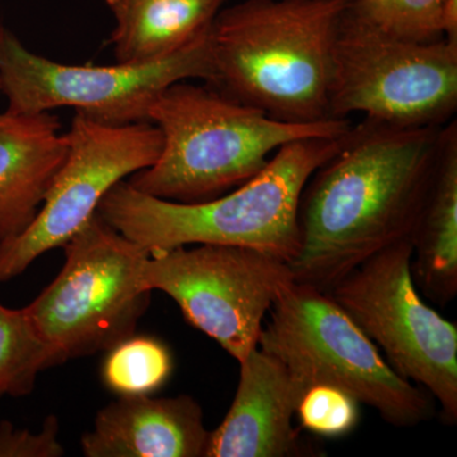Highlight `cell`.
<instances>
[{
  "mask_svg": "<svg viewBox=\"0 0 457 457\" xmlns=\"http://www.w3.org/2000/svg\"><path fill=\"white\" fill-rule=\"evenodd\" d=\"M65 449L59 441V422L47 417L38 432L17 428L8 420L0 423V457H60Z\"/></svg>",
  "mask_w": 457,
  "mask_h": 457,
  "instance_id": "21",
  "label": "cell"
},
{
  "mask_svg": "<svg viewBox=\"0 0 457 457\" xmlns=\"http://www.w3.org/2000/svg\"><path fill=\"white\" fill-rule=\"evenodd\" d=\"M269 315L258 347L281 360L303 392L333 385L395 427L418 426L435 414L432 396L396 374L327 291L294 279Z\"/></svg>",
  "mask_w": 457,
  "mask_h": 457,
  "instance_id": "5",
  "label": "cell"
},
{
  "mask_svg": "<svg viewBox=\"0 0 457 457\" xmlns=\"http://www.w3.org/2000/svg\"><path fill=\"white\" fill-rule=\"evenodd\" d=\"M0 398H2V396H0Z\"/></svg>",
  "mask_w": 457,
  "mask_h": 457,
  "instance_id": "23",
  "label": "cell"
},
{
  "mask_svg": "<svg viewBox=\"0 0 457 457\" xmlns=\"http://www.w3.org/2000/svg\"><path fill=\"white\" fill-rule=\"evenodd\" d=\"M361 404L350 393L328 384L306 387L295 417L303 429L323 438L350 435L360 423Z\"/></svg>",
  "mask_w": 457,
  "mask_h": 457,
  "instance_id": "20",
  "label": "cell"
},
{
  "mask_svg": "<svg viewBox=\"0 0 457 457\" xmlns=\"http://www.w3.org/2000/svg\"><path fill=\"white\" fill-rule=\"evenodd\" d=\"M411 242L372 255L327 291L384 352L394 371L440 404L457 422V327L420 296L411 275Z\"/></svg>",
  "mask_w": 457,
  "mask_h": 457,
  "instance_id": "9",
  "label": "cell"
},
{
  "mask_svg": "<svg viewBox=\"0 0 457 457\" xmlns=\"http://www.w3.org/2000/svg\"><path fill=\"white\" fill-rule=\"evenodd\" d=\"M209 435L191 396H120L98 411L80 445L86 457H204Z\"/></svg>",
  "mask_w": 457,
  "mask_h": 457,
  "instance_id": "13",
  "label": "cell"
},
{
  "mask_svg": "<svg viewBox=\"0 0 457 457\" xmlns=\"http://www.w3.org/2000/svg\"><path fill=\"white\" fill-rule=\"evenodd\" d=\"M177 246L150 254L144 279L179 306L192 327L221 345L237 363L258 347L264 320L285 286L287 262L236 245Z\"/></svg>",
  "mask_w": 457,
  "mask_h": 457,
  "instance_id": "10",
  "label": "cell"
},
{
  "mask_svg": "<svg viewBox=\"0 0 457 457\" xmlns=\"http://www.w3.org/2000/svg\"><path fill=\"white\" fill-rule=\"evenodd\" d=\"M68 150L55 114L0 113V242L31 225Z\"/></svg>",
  "mask_w": 457,
  "mask_h": 457,
  "instance_id": "14",
  "label": "cell"
},
{
  "mask_svg": "<svg viewBox=\"0 0 457 457\" xmlns=\"http://www.w3.org/2000/svg\"><path fill=\"white\" fill-rule=\"evenodd\" d=\"M68 137V155L40 212L23 233L0 242V284L22 275L51 249L64 246L117 183L155 163L163 144L154 123L108 125L79 112Z\"/></svg>",
  "mask_w": 457,
  "mask_h": 457,
  "instance_id": "11",
  "label": "cell"
},
{
  "mask_svg": "<svg viewBox=\"0 0 457 457\" xmlns=\"http://www.w3.org/2000/svg\"><path fill=\"white\" fill-rule=\"evenodd\" d=\"M445 126L402 128L366 117L351 126L300 198L299 251L288 263L295 281L328 291L372 255L413 240Z\"/></svg>",
  "mask_w": 457,
  "mask_h": 457,
  "instance_id": "1",
  "label": "cell"
},
{
  "mask_svg": "<svg viewBox=\"0 0 457 457\" xmlns=\"http://www.w3.org/2000/svg\"><path fill=\"white\" fill-rule=\"evenodd\" d=\"M239 366L236 396L220 426L210 432L204 457L303 456L294 427L303 387L281 360L260 347Z\"/></svg>",
  "mask_w": 457,
  "mask_h": 457,
  "instance_id": "12",
  "label": "cell"
},
{
  "mask_svg": "<svg viewBox=\"0 0 457 457\" xmlns=\"http://www.w3.org/2000/svg\"><path fill=\"white\" fill-rule=\"evenodd\" d=\"M227 0H106L117 62H154L177 53L212 26Z\"/></svg>",
  "mask_w": 457,
  "mask_h": 457,
  "instance_id": "16",
  "label": "cell"
},
{
  "mask_svg": "<svg viewBox=\"0 0 457 457\" xmlns=\"http://www.w3.org/2000/svg\"><path fill=\"white\" fill-rule=\"evenodd\" d=\"M171 372L173 357L167 345L134 335L107 351L102 380L120 396L152 395L168 383Z\"/></svg>",
  "mask_w": 457,
  "mask_h": 457,
  "instance_id": "18",
  "label": "cell"
},
{
  "mask_svg": "<svg viewBox=\"0 0 457 457\" xmlns=\"http://www.w3.org/2000/svg\"><path fill=\"white\" fill-rule=\"evenodd\" d=\"M57 363L26 309H11L0 303V396L27 395L38 374Z\"/></svg>",
  "mask_w": 457,
  "mask_h": 457,
  "instance_id": "17",
  "label": "cell"
},
{
  "mask_svg": "<svg viewBox=\"0 0 457 457\" xmlns=\"http://www.w3.org/2000/svg\"><path fill=\"white\" fill-rule=\"evenodd\" d=\"M64 249L59 275L25 308L59 363L134 336L153 293L144 279L149 252L98 212Z\"/></svg>",
  "mask_w": 457,
  "mask_h": 457,
  "instance_id": "6",
  "label": "cell"
},
{
  "mask_svg": "<svg viewBox=\"0 0 457 457\" xmlns=\"http://www.w3.org/2000/svg\"><path fill=\"white\" fill-rule=\"evenodd\" d=\"M351 0H245L209 29L212 88L278 121L329 116L333 45Z\"/></svg>",
  "mask_w": 457,
  "mask_h": 457,
  "instance_id": "2",
  "label": "cell"
},
{
  "mask_svg": "<svg viewBox=\"0 0 457 457\" xmlns=\"http://www.w3.org/2000/svg\"><path fill=\"white\" fill-rule=\"evenodd\" d=\"M213 75L209 29L163 59L93 66L62 64L37 55L0 26V89L9 112L71 107L108 125L149 122L150 106L165 88L182 80L210 84Z\"/></svg>",
  "mask_w": 457,
  "mask_h": 457,
  "instance_id": "8",
  "label": "cell"
},
{
  "mask_svg": "<svg viewBox=\"0 0 457 457\" xmlns=\"http://www.w3.org/2000/svg\"><path fill=\"white\" fill-rule=\"evenodd\" d=\"M351 3L333 45L330 119L362 113L402 128L451 122L457 108V42L395 37L354 13Z\"/></svg>",
  "mask_w": 457,
  "mask_h": 457,
  "instance_id": "7",
  "label": "cell"
},
{
  "mask_svg": "<svg viewBox=\"0 0 457 457\" xmlns=\"http://www.w3.org/2000/svg\"><path fill=\"white\" fill-rule=\"evenodd\" d=\"M147 117L162 132V152L154 164L132 174L129 183L143 194L176 203L221 196L257 176L286 144L339 137L352 126L350 119L278 121L189 80L165 88Z\"/></svg>",
  "mask_w": 457,
  "mask_h": 457,
  "instance_id": "4",
  "label": "cell"
},
{
  "mask_svg": "<svg viewBox=\"0 0 457 457\" xmlns=\"http://www.w3.org/2000/svg\"><path fill=\"white\" fill-rule=\"evenodd\" d=\"M345 135L286 144L245 185L201 203L150 196L122 180L104 196L97 212L150 254L185 245H236L290 263L299 251L303 188L338 150Z\"/></svg>",
  "mask_w": 457,
  "mask_h": 457,
  "instance_id": "3",
  "label": "cell"
},
{
  "mask_svg": "<svg viewBox=\"0 0 457 457\" xmlns=\"http://www.w3.org/2000/svg\"><path fill=\"white\" fill-rule=\"evenodd\" d=\"M0 95H2V89H0Z\"/></svg>",
  "mask_w": 457,
  "mask_h": 457,
  "instance_id": "22",
  "label": "cell"
},
{
  "mask_svg": "<svg viewBox=\"0 0 457 457\" xmlns=\"http://www.w3.org/2000/svg\"><path fill=\"white\" fill-rule=\"evenodd\" d=\"M411 275L420 293L445 306L457 295V126H445L437 176L413 240Z\"/></svg>",
  "mask_w": 457,
  "mask_h": 457,
  "instance_id": "15",
  "label": "cell"
},
{
  "mask_svg": "<svg viewBox=\"0 0 457 457\" xmlns=\"http://www.w3.org/2000/svg\"><path fill=\"white\" fill-rule=\"evenodd\" d=\"M447 0H352L354 13L381 31L417 42L442 40Z\"/></svg>",
  "mask_w": 457,
  "mask_h": 457,
  "instance_id": "19",
  "label": "cell"
}]
</instances>
